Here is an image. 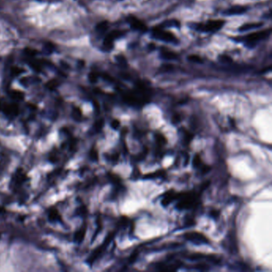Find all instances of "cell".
<instances>
[{
  "mask_svg": "<svg viewBox=\"0 0 272 272\" xmlns=\"http://www.w3.org/2000/svg\"><path fill=\"white\" fill-rule=\"evenodd\" d=\"M271 35V29L268 30H264L261 31L255 32L250 35L244 36V37L239 38V39L241 42H244L246 46H251L253 47L255 46V43L260 40H264L265 38L268 37Z\"/></svg>",
  "mask_w": 272,
  "mask_h": 272,
  "instance_id": "6da1fadb",
  "label": "cell"
},
{
  "mask_svg": "<svg viewBox=\"0 0 272 272\" xmlns=\"http://www.w3.org/2000/svg\"><path fill=\"white\" fill-rule=\"evenodd\" d=\"M179 202L176 204V208L179 210L182 209H188L192 208L195 204V202L197 201L196 196L192 192H183L181 193V195L179 197Z\"/></svg>",
  "mask_w": 272,
  "mask_h": 272,
  "instance_id": "7a4b0ae2",
  "label": "cell"
},
{
  "mask_svg": "<svg viewBox=\"0 0 272 272\" xmlns=\"http://www.w3.org/2000/svg\"><path fill=\"white\" fill-rule=\"evenodd\" d=\"M152 36L157 40L162 41L167 43L176 44L178 42L177 38L172 32L164 30L161 28L154 29L152 33Z\"/></svg>",
  "mask_w": 272,
  "mask_h": 272,
  "instance_id": "3957f363",
  "label": "cell"
},
{
  "mask_svg": "<svg viewBox=\"0 0 272 272\" xmlns=\"http://www.w3.org/2000/svg\"><path fill=\"white\" fill-rule=\"evenodd\" d=\"M224 25V22L222 20H210L204 24H199L196 26V30L201 32L214 33L220 30Z\"/></svg>",
  "mask_w": 272,
  "mask_h": 272,
  "instance_id": "277c9868",
  "label": "cell"
},
{
  "mask_svg": "<svg viewBox=\"0 0 272 272\" xmlns=\"http://www.w3.org/2000/svg\"><path fill=\"white\" fill-rule=\"evenodd\" d=\"M183 238L186 239L187 240L192 241L195 243H203V244H209L210 243L209 239L205 235L199 232H187L183 235Z\"/></svg>",
  "mask_w": 272,
  "mask_h": 272,
  "instance_id": "5b68a950",
  "label": "cell"
},
{
  "mask_svg": "<svg viewBox=\"0 0 272 272\" xmlns=\"http://www.w3.org/2000/svg\"><path fill=\"white\" fill-rule=\"evenodd\" d=\"M126 20H127L128 23L129 24V26H131V28L133 29L134 30L144 33L148 30L146 25L143 22H141L140 19H138L136 17H134V16L130 15L129 17H127Z\"/></svg>",
  "mask_w": 272,
  "mask_h": 272,
  "instance_id": "8992f818",
  "label": "cell"
},
{
  "mask_svg": "<svg viewBox=\"0 0 272 272\" xmlns=\"http://www.w3.org/2000/svg\"><path fill=\"white\" fill-rule=\"evenodd\" d=\"M0 110L9 117H15L18 114V107L17 104L3 103L0 101Z\"/></svg>",
  "mask_w": 272,
  "mask_h": 272,
  "instance_id": "52a82bcc",
  "label": "cell"
},
{
  "mask_svg": "<svg viewBox=\"0 0 272 272\" xmlns=\"http://www.w3.org/2000/svg\"><path fill=\"white\" fill-rule=\"evenodd\" d=\"M122 35H123V33L121 31H119V30H114V31H112L111 33H109V35H106V37L104 39V46L107 50L112 49L115 39L120 38Z\"/></svg>",
  "mask_w": 272,
  "mask_h": 272,
  "instance_id": "ba28073f",
  "label": "cell"
},
{
  "mask_svg": "<svg viewBox=\"0 0 272 272\" xmlns=\"http://www.w3.org/2000/svg\"><path fill=\"white\" fill-rule=\"evenodd\" d=\"M180 195H181V193H176L173 190L168 191L164 194V198L161 200V204L164 207L168 206L169 204L172 203V201H174L175 200H178Z\"/></svg>",
  "mask_w": 272,
  "mask_h": 272,
  "instance_id": "9c48e42d",
  "label": "cell"
},
{
  "mask_svg": "<svg viewBox=\"0 0 272 272\" xmlns=\"http://www.w3.org/2000/svg\"><path fill=\"white\" fill-rule=\"evenodd\" d=\"M246 6H232L231 8L227 9L225 11L223 12V14L225 15H228V16H232V15H239V14H243L246 11Z\"/></svg>",
  "mask_w": 272,
  "mask_h": 272,
  "instance_id": "30bf717a",
  "label": "cell"
},
{
  "mask_svg": "<svg viewBox=\"0 0 272 272\" xmlns=\"http://www.w3.org/2000/svg\"><path fill=\"white\" fill-rule=\"evenodd\" d=\"M261 26H263V23H246L244 24L239 28V31L242 32H246L248 30H251L252 29H256L260 27Z\"/></svg>",
  "mask_w": 272,
  "mask_h": 272,
  "instance_id": "8fae6325",
  "label": "cell"
},
{
  "mask_svg": "<svg viewBox=\"0 0 272 272\" xmlns=\"http://www.w3.org/2000/svg\"><path fill=\"white\" fill-rule=\"evenodd\" d=\"M161 57L163 59H166V60H176V59H177L178 55L172 51L162 50L161 53Z\"/></svg>",
  "mask_w": 272,
  "mask_h": 272,
  "instance_id": "7c38bea8",
  "label": "cell"
},
{
  "mask_svg": "<svg viewBox=\"0 0 272 272\" xmlns=\"http://www.w3.org/2000/svg\"><path fill=\"white\" fill-rule=\"evenodd\" d=\"M164 174H165V171H164V169H161V170H158V171L153 172V173H150V174L144 176V179H154V178L164 176Z\"/></svg>",
  "mask_w": 272,
  "mask_h": 272,
  "instance_id": "4fadbf2b",
  "label": "cell"
},
{
  "mask_svg": "<svg viewBox=\"0 0 272 272\" xmlns=\"http://www.w3.org/2000/svg\"><path fill=\"white\" fill-rule=\"evenodd\" d=\"M85 235H86V227H83L82 228H81L79 231H77L76 232L74 237L75 240L78 242V243H81L84 239Z\"/></svg>",
  "mask_w": 272,
  "mask_h": 272,
  "instance_id": "5bb4252c",
  "label": "cell"
},
{
  "mask_svg": "<svg viewBox=\"0 0 272 272\" xmlns=\"http://www.w3.org/2000/svg\"><path fill=\"white\" fill-rule=\"evenodd\" d=\"M10 96L13 98L14 100H23L24 98V93L23 92L18 91V90H12L10 93Z\"/></svg>",
  "mask_w": 272,
  "mask_h": 272,
  "instance_id": "9a60e30c",
  "label": "cell"
},
{
  "mask_svg": "<svg viewBox=\"0 0 272 272\" xmlns=\"http://www.w3.org/2000/svg\"><path fill=\"white\" fill-rule=\"evenodd\" d=\"M183 131H184L183 132V143L185 144H188L194 137V135L186 129H183Z\"/></svg>",
  "mask_w": 272,
  "mask_h": 272,
  "instance_id": "2e32d148",
  "label": "cell"
},
{
  "mask_svg": "<svg viewBox=\"0 0 272 272\" xmlns=\"http://www.w3.org/2000/svg\"><path fill=\"white\" fill-rule=\"evenodd\" d=\"M107 29H108V22L106 21H103L98 24V26L96 27V30L99 34H103L104 32L107 30Z\"/></svg>",
  "mask_w": 272,
  "mask_h": 272,
  "instance_id": "e0dca14e",
  "label": "cell"
},
{
  "mask_svg": "<svg viewBox=\"0 0 272 272\" xmlns=\"http://www.w3.org/2000/svg\"><path fill=\"white\" fill-rule=\"evenodd\" d=\"M103 246H106V245L104 244V245H102V246H101L100 247H98V249L96 250V251H95L93 252V254L92 255L91 257H90V258L89 259V260H88V262H89V263L92 264V263H93V261H95V259H97V258H98V256L100 255L101 253L102 252V250H103Z\"/></svg>",
  "mask_w": 272,
  "mask_h": 272,
  "instance_id": "ac0fdd59",
  "label": "cell"
},
{
  "mask_svg": "<svg viewBox=\"0 0 272 272\" xmlns=\"http://www.w3.org/2000/svg\"><path fill=\"white\" fill-rule=\"evenodd\" d=\"M218 59H219V61H220L221 63L225 64V65H228V64H231V63L232 62V59L231 58V57H229L228 55H220Z\"/></svg>",
  "mask_w": 272,
  "mask_h": 272,
  "instance_id": "d6986e66",
  "label": "cell"
},
{
  "mask_svg": "<svg viewBox=\"0 0 272 272\" xmlns=\"http://www.w3.org/2000/svg\"><path fill=\"white\" fill-rule=\"evenodd\" d=\"M188 60L190 61V62H192L193 63H198V64H201V63H203V59H202V57H200V56H198V55H190L188 57Z\"/></svg>",
  "mask_w": 272,
  "mask_h": 272,
  "instance_id": "ffe728a7",
  "label": "cell"
},
{
  "mask_svg": "<svg viewBox=\"0 0 272 272\" xmlns=\"http://www.w3.org/2000/svg\"><path fill=\"white\" fill-rule=\"evenodd\" d=\"M192 164H193L194 168H200L201 165H202V160H201L200 155H195V157L193 158V161H192Z\"/></svg>",
  "mask_w": 272,
  "mask_h": 272,
  "instance_id": "44dd1931",
  "label": "cell"
},
{
  "mask_svg": "<svg viewBox=\"0 0 272 272\" xmlns=\"http://www.w3.org/2000/svg\"><path fill=\"white\" fill-rule=\"evenodd\" d=\"M156 140H157V144L159 145L165 144L167 142L165 137H164L163 134H161V133H157V134L156 135Z\"/></svg>",
  "mask_w": 272,
  "mask_h": 272,
  "instance_id": "7402d4cb",
  "label": "cell"
},
{
  "mask_svg": "<svg viewBox=\"0 0 272 272\" xmlns=\"http://www.w3.org/2000/svg\"><path fill=\"white\" fill-rule=\"evenodd\" d=\"M49 218L50 220H61L60 215H59V213L56 210H52L51 212H50Z\"/></svg>",
  "mask_w": 272,
  "mask_h": 272,
  "instance_id": "603a6c76",
  "label": "cell"
},
{
  "mask_svg": "<svg viewBox=\"0 0 272 272\" xmlns=\"http://www.w3.org/2000/svg\"><path fill=\"white\" fill-rule=\"evenodd\" d=\"M104 126V120L102 119H100V120H97L94 124V129L95 130L98 132V131H100L101 130V129L103 128Z\"/></svg>",
  "mask_w": 272,
  "mask_h": 272,
  "instance_id": "cb8c5ba5",
  "label": "cell"
},
{
  "mask_svg": "<svg viewBox=\"0 0 272 272\" xmlns=\"http://www.w3.org/2000/svg\"><path fill=\"white\" fill-rule=\"evenodd\" d=\"M57 86H58V82L56 80L50 81L49 82H47L46 84V87L50 89H55Z\"/></svg>",
  "mask_w": 272,
  "mask_h": 272,
  "instance_id": "d4e9b609",
  "label": "cell"
},
{
  "mask_svg": "<svg viewBox=\"0 0 272 272\" xmlns=\"http://www.w3.org/2000/svg\"><path fill=\"white\" fill-rule=\"evenodd\" d=\"M89 156L93 161H98V151L95 149H92L90 152H89Z\"/></svg>",
  "mask_w": 272,
  "mask_h": 272,
  "instance_id": "484cf974",
  "label": "cell"
},
{
  "mask_svg": "<svg viewBox=\"0 0 272 272\" xmlns=\"http://www.w3.org/2000/svg\"><path fill=\"white\" fill-rule=\"evenodd\" d=\"M73 117L75 120H79L81 118V112L80 109L75 108L73 111Z\"/></svg>",
  "mask_w": 272,
  "mask_h": 272,
  "instance_id": "4316f807",
  "label": "cell"
},
{
  "mask_svg": "<svg viewBox=\"0 0 272 272\" xmlns=\"http://www.w3.org/2000/svg\"><path fill=\"white\" fill-rule=\"evenodd\" d=\"M181 121V115L176 113L172 117V122L173 125H177Z\"/></svg>",
  "mask_w": 272,
  "mask_h": 272,
  "instance_id": "83f0119b",
  "label": "cell"
},
{
  "mask_svg": "<svg viewBox=\"0 0 272 272\" xmlns=\"http://www.w3.org/2000/svg\"><path fill=\"white\" fill-rule=\"evenodd\" d=\"M89 80L91 83L97 82V81H98V75H97V74H96V73H93V72L90 73L89 74Z\"/></svg>",
  "mask_w": 272,
  "mask_h": 272,
  "instance_id": "f1b7e54d",
  "label": "cell"
},
{
  "mask_svg": "<svg viewBox=\"0 0 272 272\" xmlns=\"http://www.w3.org/2000/svg\"><path fill=\"white\" fill-rule=\"evenodd\" d=\"M23 72V69L18 67H13L11 69V74L14 76H18V75L21 74Z\"/></svg>",
  "mask_w": 272,
  "mask_h": 272,
  "instance_id": "f546056e",
  "label": "cell"
},
{
  "mask_svg": "<svg viewBox=\"0 0 272 272\" xmlns=\"http://www.w3.org/2000/svg\"><path fill=\"white\" fill-rule=\"evenodd\" d=\"M45 50L48 53H52V52L54 51V50H55V46L51 42H46L45 44Z\"/></svg>",
  "mask_w": 272,
  "mask_h": 272,
  "instance_id": "4dcf8cb0",
  "label": "cell"
},
{
  "mask_svg": "<svg viewBox=\"0 0 272 272\" xmlns=\"http://www.w3.org/2000/svg\"><path fill=\"white\" fill-rule=\"evenodd\" d=\"M205 255H202L200 253H195V254H192L188 256L189 259H191L192 260H195V259H200L203 258Z\"/></svg>",
  "mask_w": 272,
  "mask_h": 272,
  "instance_id": "1f68e13d",
  "label": "cell"
},
{
  "mask_svg": "<svg viewBox=\"0 0 272 272\" xmlns=\"http://www.w3.org/2000/svg\"><path fill=\"white\" fill-rule=\"evenodd\" d=\"M120 121L118 120H117V119H115V120H113L111 122V127L113 129H118V128L120 127Z\"/></svg>",
  "mask_w": 272,
  "mask_h": 272,
  "instance_id": "d6a6232c",
  "label": "cell"
},
{
  "mask_svg": "<svg viewBox=\"0 0 272 272\" xmlns=\"http://www.w3.org/2000/svg\"><path fill=\"white\" fill-rule=\"evenodd\" d=\"M25 53H26V55L30 56V57H34L36 54H37V52L35 50H32V49H26L25 50Z\"/></svg>",
  "mask_w": 272,
  "mask_h": 272,
  "instance_id": "836d02e7",
  "label": "cell"
},
{
  "mask_svg": "<svg viewBox=\"0 0 272 272\" xmlns=\"http://www.w3.org/2000/svg\"><path fill=\"white\" fill-rule=\"evenodd\" d=\"M200 168H201V172H202L203 174H206V173H208V172L210 171V169H211V168H210L209 166H208V165H201Z\"/></svg>",
  "mask_w": 272,
  "mask_h": 272,
  "instance_id": "e575fe53",
  "label": "cell"
},
{
  "mask_svg": "<svg viewBox=\"0 0 272 272\" xmlns=\"http://www.w3.org/2000/svg\"><path fill=\"white\" fill-rule=\"evenodd\" d=\"M210 215H211V216H212V218L216 219V218L219 217V215H220V212L217 211V210H212V212H210Z\"/></svg>",
  "mask_w": 272,
  "mask_h": 272,
  "instance_id": "d590c367",
  "label": "cell"
},
{
  "mask_svg": "<svg viewBox=\"0 0 272 272\" xmlns=\"http://www.w3.org/2000/svg\"><path fill=\"white\" fill-rule=\"evenodd\" d=\"M118 159H119V155H118V153L113 155V157H112V160H113V162H118Z\"/></svg>",
  "mask_w": 272,
  "mask_h": 272,
  "instance_id": "8d00e7d4",
  "label": "cell"
},
{
  "mask_svg": "<svg viewBox=\"0 0 272 272\" xmlns=\"http://www.w3.org/2000/svg\"><path fill=\"white\" fill-rule=\"evenodd\" d=\"M209 184H210V181H205V182L203 183V185L201 186V189H203V190L206 189L207 187L209 186Z\"/></svg>",
  "mask_w": 272,
  "mask_h": 272,
  "instance_id": "74e56055",
  "label": "cell"
},
{
  "mask_svg": "<svg viewBox=\"0 0 272 272\" xmlns=\"http://www.w3.org/2000/svg\"><path fill=\"white\" fill-rule=\"evenodd\" d=\"M5 212L4 208H3V207H0V213H1V212Z\"/></svg>",
  "mask_w": 272,
  "mask_h": 272,
  "instance_id": "f35d334b",
  "label": "cell"
}]
</instances>
